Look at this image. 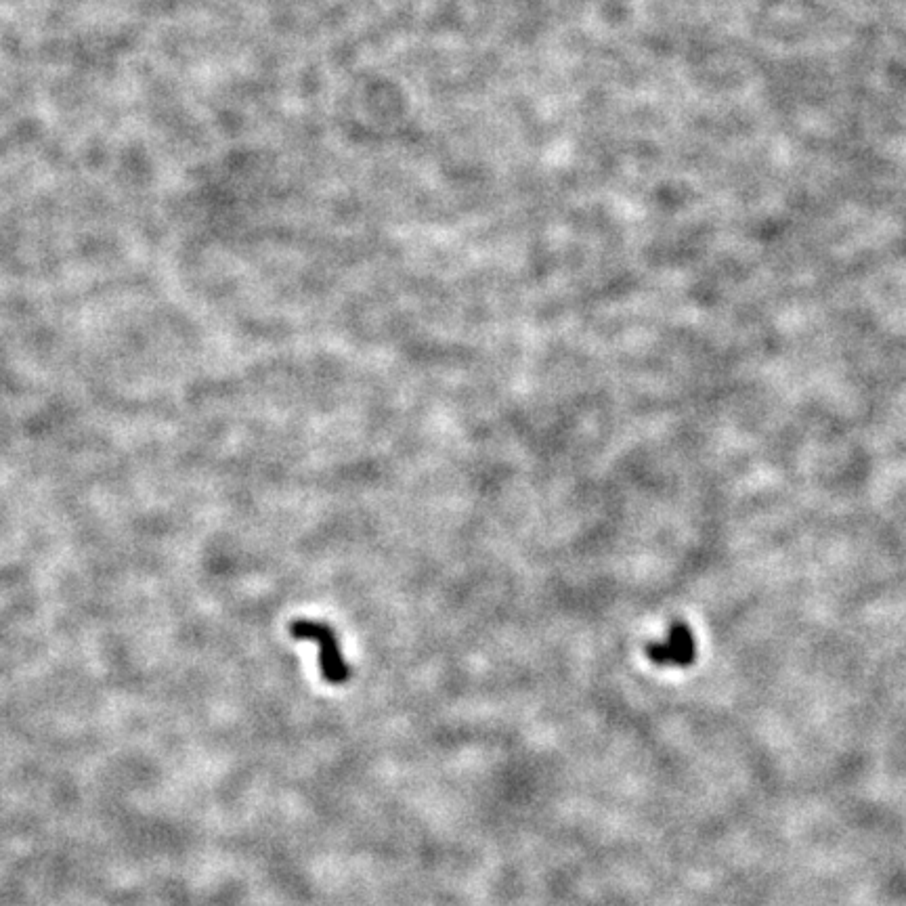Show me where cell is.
<instances>
[{
	"mask_svg": "<svg viewBox=\"0 0 906 906\" xmlns=\"http://www.w3.org/2000/svg\"><path fill=\"white\" fill-rule=\"evenodd\" d=\"M290 634L296 640H307L317 644L319 670L323 680L330 684H344L351 678V667L344 661L338 636L328 623H321L315 619H296L290 625Z\"/></svg>",
	"mask_w": 906,
	"mask_h": 906,
	"instance_id": "cell-1",
	"label": "cell"
},
{
	"mask_svg": "<svg viewBox=\"0 0 906 906\" xmlns=\"http://www.w3.org/2000/svg\"><path fill=\"white\" fill-rule=\"evenodd\" d=\"M646 655L657 665H676L684 667L695 661V638L690 628L684 623H676L667 632L663 642H653L646 646Z\"/></svg>",
	"mask_w": 906,
	"mask_h": 906,
	"instance_id": "cell-2",
	"label": "cell"
}]
</instances>
